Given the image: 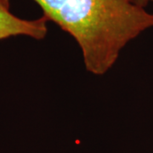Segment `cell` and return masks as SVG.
Returning <instances> with one entry per match:
<instances>
[{"label":"cell","mask_w":153,"mask_h":153,"mask_svg":"<svg viewBox=\"0 0 153 153\" xmlns=\"http://www.w3.org/2000/svg\"><path fill=\"white\" fill-rule=\"evenodd\" d=\"M33 1L74 38L87 71L98 76L114 66L127 44L153 28L152 13L134 0Z\"/></svg>","instance_id":"cell-1"},{"label":"cell","mask_w":153,"mask_h":153,"mask_svg":"<svg viewBox=\"0 0 153 153\" xmlns=\"http://www.w3.org/2000/svg\"><path fill=\"white\" fill-rule=\"evenodd\" d=\"M48 19L25 20L10 11V0H0V40L15 36H27L37 40L44 39L48 33Z\"/></svg>","instance_id":"cell-2"},{"label":"cell","mask_w":153,"mask_h":153,"mask_svg":"<svg viewBox=\"0 0 153 153\" xmlns=\"http://www.w3.org/2000/svg\"><path fill=\"white\" fill-rule=\"evenodd\" d=\"M134 2L138 5L146 8V6L149 3H153V0H134Z\"/></svg>","instance_id":"cell-3"}]
</instances>
